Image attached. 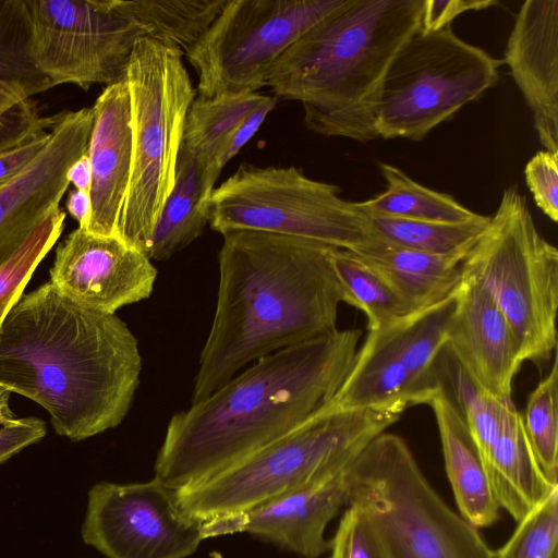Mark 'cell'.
I'll return each instance as SVG.
<instances>
[{
  "label": "cell",
  "mask_w": 558,
  "mask_h": 558,
  "mask_svg": "<svg viewBox=\"0 0 558 558\" xmlns=\"http://www.w3.org/2000/svg\"><path fill=\"white\" fill-rule=\"evenodd\" d=\"M138 342L117 315L85 308L50 282L22 295L0 329V387L80 441L118 426L140 384Z\"/></svg>",
  "instance_id": "6da1fadb"
},
{
  "label": "cell",
  "mask_w": 558,
  "mask_h": 558,
  "mask_svg": "<svg viewBox=\"0 0 558 558\" xmlns=\"http://www.w3.org/2000/svg\"><path fill=\"white\" fill-rule=\"evenodd\" d=\"M222 236L216 311L192 403L259 359L337 330L343 302L332 247L254 230Z\"/></svg>",
  "instance_id": "7a4b0ae2"
},
{
  "label": "cell",
  "mask_w": 558,
  "mask_h": 558,
  "mask_svg": "<svg viewBox=\"0 0 558 558\" xmlns=\"http://www.w3.org/2000/svg\"><path fill=\"white\" fill-rule=\"evenodd\" d=\"M361 335L337 329L279 350L174 414L154 477L175 492L197 485L325 409L353 366Z\"/></svg>",
  "instance_id": "3957f363"
},
{
  "label": "cell",
  "mask_w": 558,
  "mask_h": 558,
  "mask_svg": "<svg viewBox=\"0 0 558 558\" xmlns=\"http://www.w3.org/2000/svg\"><path fill=\"white\" fill-rule=\"evenodd\" d=\"M424 0H347L291 45L266 86L300 101L308 130L366 143L396 54L420 29Z\"/></svg>",
  "instance_id": "277c9868"
},
{
  "label": "cell",
  "mask_w": 558,
  "mask_h": 558,
  "mask_svg": "<svg viewBox=\"0 0 558 558\" xmlns=\"http://www.w3.org/2000/svg\"><path fill=\"white\" fill-rule=\"evenodd\" d=\"M401 415L369 409H325L211 477L177 492L181 507L211 536L233 533L252 509L343 472Z\"/></svg>",
  "instance_id": "5b68a950"
},
{
  "label": "cell",
  "mask_w": 558,
  "mask_h": 558,
  "mask_svg": "<svg viewBox=\"0 0 558 558\" xmlns=\"http://www.w3.org/2000/svg\"><path fill=\"white\" fill-rule=\"evenodd\" d=\"M347 477L349 506L369 519L388 558H493L478 529L439 496L402 437L378 435Z\"/></svg>",
  "instance_id": "8992f818"
},
{
  "label": "cell",
  "mask_w": 558,
  "mask_h": 558,
  "mask_svg": "<svg viewBox=\"0 0 558 558\" xmlns=\"http://www.w3.org/2000/svg\"><path fill=\"white\" fill-rule=\"evenodd\" d=\"M182 56L170 44L143 37L124 77L131 102L132 166L119 238L147 257L174 185L184 122L196 97Z\"/></svg>",
  "instance_id": "52a82bcc"
},
{
  "label": "cell",
  "mask_w": 558,
  "mask_h": 558,
  "mask_svg": "<svg viewBox=\"0 0 558 558\" xmlns=\"http://www.w3.org/2000/svg\"><path fill=\"white\" fill-rule=\"evenodd\" d=\"M498 306L521 357L544 366L556 355L558 251L537 230L517 185L504 190L496 213L462 263Z\"/></svg>",
  "instance_id": "ba28073f"
},
{
  "label": "cell",
  "mask_w": 558,
  "mask_h": 558,
  "mask_svg": "<svg viewBox=\"0 0 558 558\" xmlns=\"http://www.w3.org/2000/svg\"><path fill=\"white\" fill-rule=\"evenodd\" d=\"M333 184L313 180L294 166H241L215 187L208 225L221 234L254 230L357 252L376 238L357 202Z\"/></svg>",
  "instance_id": "9c48e42d"
},
{
  "label": "cell",
  "mask_w": 558,
  "mask_h": 558,
  "mask_svg": "<svg viewBox=\"0 0 558 558\" xmlns=\"http://www.w3.org/2000/svg\"><path fill=\"white\" fill-rule=\"evenodd\" d=\"M502 64L460 39L450 26L437 32L420 28L386 74L376 114L377 135L422 141L495 85Z\"/></svg>",
  "instance_id": "30bf717a"
},
{
  "label": "cell",
  "mask_w": 558,
  "mask_h": 558,
  "mask_svg": "<svg viewBox=\"0 0 558 558\" xmlns=\"http://www.w3.org/2000/svg\"><path fill=\"white\" fill-rule=\"evenodd\" d=\"M347 0H227L185 52L197 97L257 92L280 56Z\"/></svg>",
  "instance_id": "8fae6325"
},
{
  "label": "cell",
  "mask_w": 558,
  "mask_h": 558,
  "mask_svg": "<svg viewBox=\"0 0 558 558\" xmlns=\"http://www.w3.org/2000/svg\"><path fill=\"white\" fill-rule=\"evenodd\" d=\"M454 294L368 335L329 407L401 415L439 388L437 360Z\"/></svg>",
  "instance_id": "7c38bea8"
},
{
  "label": "cell",
  "mask_w": 558,
  "mask_h": 558,
  "mask_svg": "<svg viewBox=\"0 0 558 558\" xmlns=\"http://www.w3.org/2000/svg\"><path fill=\"white\" fill-rule=\"evenodd\" d=\"M32 15V56L51 86L124 80L144 29L120 0H27Z\"/></svg>",
  "instance_id": "4fadbf2b"
},
{
  "label": "cell",
  "mask_w": 558,
  "mask_h": 558,
  "mask_svg": "<svg viewBox=\"0 0 558 558\" xmlns=\"http://www.w3.org/2000/svg\"><path fill=\"white\" fill-rule=\"evenodd\" d=\"M82 537L107 558H185L211 534L181 507L175 490L154 477L94 485Z\"/></svg>",
  "instance_id": "5bb4252c"
},
{
  "label": "cell",
  "mask_w": 558,
  "mask_h": 558,
  "mask_svg": "<svg viewBox=\"0 0 558 558\" xmlns=\"http://www.w3.org/2000/svg\"><path fill=\"white\" fill-rule=\"evenodd\" d=\"M50 282L74 303L116 314L149 298L157 269L141 251L117 236L76 228L58 245Z\"/></svg>",
  "instance_id": "9a60e30c"
},
{
  "label": "cell",
  "mask_w": 558,
  "mask_h": 558,
  "mask_svg": "<svg viewBox=\"0 0 558 558\" xmlns=\"http://www.w3.org/2000/svg\"><path fill=\"white\" fill-rule=\"evenodd\" d=\"M93 123L92 107L58 113L45 149L24 171L0 185V266L60 208L70 185L68 170L87 153Z\"/></svg>",
  "instance_id": "2e32d148"
},
{
  "label": "cell",
  "mask_w": 558,
  "mask_h": 558,
  "mask_svg": "<svg viewBox=\"0 0 558 558\" xmlns=\"http://www.w3.org/2000/svg\"><path fill=\"white\" fill-rule=\"evenodd\" d=\"M445 348L485 392L511 399L513 379L523 363L517 339L498 306L465 277L454 292Z\"/></svg>",
  "instance_id": "e0dca14e"
},
{
  "label": "cell",
  "mask_w": 558,
  "mask_h": 558,
  "mask_svg": "<svg viewBox=\"0 0 558 558\" xmlns=\"http://www.w3.org/2000/svg\"><path fill=\"white\" fill-rule=\"evenodd\" d=\"M502 61L532 112L541 144L558 153V0L523 2Z\"/></svg>",
  "instance_id": "ac0fdd59"
},
{
  "label": "cell",
  "mask_w": 558,
  "mask_h": 558,
  "mask_svg": "<svg viewBox=\"0 0 558 558\" xmlns=\"http://www.w3.org/2000/svg\"><path fill=\"white\" fill-rule=\"evenodd\" d=\"M92 108L94 123L87 148L92 215L85 230L119 238L132 166L131 102L125 80L107 85Z\"/></svg>",
  "instance_id": "d6986e66"
},
{
  "label": "cell",
  "mask_w": 558,
  "mask_h": 558,
  "mask_svg": "<svg viewBox=\"0 0 558 558\" xmlns=\"http://www.w3.org/2000/svg\"><path fill=\"white\" fill-rule=\"evenodd\" d=\"M347 469L252 509L234 523L233 533L247 532L304 558H318L329 549L327 525L349 506Z\"/></svg>",
  "instance_id": "ffe728a7"
},
{
  "label": "cell",
  "mask_w": 558,
  "mask_h": 558,
  "mask_svg": "<svg viewBox=\"0 0 558 558\" xmlns=\"http://www.w3.org/2000/svg\"><path fill=\"white\" fill-rule=\"evenodd\" d=\"M482 461L499 508L515 522L558 489V485L550 484L539 470L523 428L522 415L512 399L501 403L496 430Z\"/></svg>",
  "instance_id": "44dd1931"
},
{
  "label": "cell",
  "mask_w": 558,
  "mask_h": 558,
  "mask_svg": "<svg viewBox=\"0 0 558 558\" xmlns=\"http://www.w3.org/2000/svg\"><path fill=\"white\" fill-rule=\"evenodd\" d=\"M426 404L432 408L437 423L446 473L459 514L477 529L493 525L499 519L500 508L461 412L441 383Z\"/></svg>",
  "instance_id": "7402d4cb"
},
{
  "label": "cell",
  "mask_w": 558,
  "mask_h": 558,
  "mask_svg": "<svg viewBox=\"0 0 558 558\" xmlns=\"http://www.w3.org/2000/svg\"><path fill=\"white\" fill-rule=\"evenodd\" d=\"M469 252L428 254L395 245L376 234L371 243L353 253L380 274L416 312L454 293Z\"/></svg>",
  "instance_id": "603a6c76"
},
{
  "label": "cell",
  "mask_w": 558,
  "mask_h": 558,
  "mask_svg": "<svg viewBox=\"0 0 558 558\" xmlns=\"http://www.w3.org/2000/svg\"><path fill=\"white\" fill-rule=\"evenodd\" d=\"M220 174L207 159L183 143L175 180L156 223L148 251L150 260H166L195 241L208 225V205Z\"/></svg>",
  "instance_id": "cb8c5ba5"
},
{
  "label": "cell",
  "mask_w": 558,
  "mask_h": 558,
  "mask_svg": "<svg viewBox=\"0 0 558 558\" xmlns=\"http://www.w3.org/2000/svg\"><path fill=\"white\" fill-rule=\"evenodd\" d=\"M379 169L387 189L359 203L368 215L445 223H462L483 217L451 195L421 185L392 165L379 162Z\"/></svg>",
  "instance_id": "d4e9b609"
},
{
  "label": "cell",
  "mask_w": 558,
  "mask_h": 558,
  "mask_svg": "<svg viewBox=\"0 0 558 558\" xmlns=\"http://www.w3.org/2000/svg\"><path fill=\"white\" fill-rule=\"evenodd\" d=\"M227 0H120L146 37L186 52L208 29Z\"/></svg>",
  "instance_id": "484cf974"
},
{
  "label": "cell",
  "mask_w": 558,
  "mask_h": 558,
  "mask_svg": "<svg viewBox=\"0 0 558 558\" xmlns=\"http://www.w3.org/2000/svg\"><path fill=\"white\" fill-rule=\"evenodd\" d=\"M263 99L257 92L196 96L186 113L182 143L221 172L218 159L230 135Z\"/></svg>",
  "instance_id": "4316f807"
},
{
  "label": "cell",
  "mask_w": 558,
  "mask_h": 558,
  "mask_svg": "<svg viewBox=\"0 0 558 558\" xmlns=\"http://www.w3.org/2000/svg\"><path fill=\"white\" fill-rule=\"evenodd\" d=\"M331 262L343 292V302L364 313L368 330L381 329L415 312L380 274L355 253L332 247Z\"/></svg>",
  "instance_id": "83f0119b"
},
{
  "label": "cell",
  "mask_w": 558,
  "mask_h": 558,
  "mask_svg": "<svg viewBox=\"0 0 558 558\" xmlns=\"http://www.w3.org/2000/svg\"><path fill=\"white\" fill-rule=\"evenodd\" d=\"M32 15L27 0H0V81L32 96L51 88L32 56Z\"/></svg>",
  "instance_id": "f1b7e54d"
},
{
  "label": "cell",
  "mask_w": 558,
  "mask_h": 558,
  "mask_svg": "<svg viewBox=\"0 0 558 558\" xmlns=\"http://www.w3.org/2000/svg\"><path fill=\"white\" fill-rule=\"evenodd\" d=\"M378 236L398 246L437 255L470 251L490 216L462 223L409 220L368 215Z\"/></svg>",
  "instance_id": "f546056e"
},
{
  "label": "cell",
  "mask_w": 558,
  "mask_h": 558,
  "mask_svg": "<svg viewBox=\"0 0 558 558\" xmlns=\"http://www.w3.org/2000/svg\"><path fill=\"white\" fill-rule=\"evenodd\" d=\"M522 415L523 428L536 463L546 480L558 485V363L554 356L547 375L530 393Z\"/></svg>",
  "instance_id": "4dcf8cb0"
},
{
  "label": "cell",
  "mask_w": 558,
  "mask_h": 558,
  "mask_svg": "<svg viewBox=\"0 0 558 558\" xmlns=\"http://www.w3.org/2000/svg\"><path fill=\"white\" fill-rule=\"evenodd\" d=\"M65 213L61 208L51 213L27 238L21 248L0 266V329L23 295L39 263L60 238Z\"/></svg>",
  "instance_id": "1f68e13d"
},
{
  "label": "cell",
  "mask_w": 558,
  "mask_h": 558,
  "mask_svg": "<svg viewBox=\"0 0 558 558\" xmlns=\"http://www.w3.org/2000/svg\"><path fill=\"white\" fill-rule=\"evenodd\" d=\"M558 489L517 522L493 558H558Z\"/></svg>",
  "instance_id": "d6a6232c"
},
{
  "label": "cell",
  "mask_w": 558,
  "mask_h": 558,
  "mask_svg": "<svg viewBox=\"0 0 558 558\" xmlns=\"http://www.w3.org/2000/svg\"><path fill=\"white\" fill-rule=\"evenodd\" d=\"M328 550L329 558H388L374 525L354 506L344 510Z\"/></svg>",
  "instance_id": "836d02e7"
},
{
  "label": "cell",
  "mask_w": 558,
  "mask_h": 558,
  "mask_svg": "<svg viewBox=\"0 0 558 558\" xmlns=\"http://www.w3.org/2000/svg\"><path fill=\"white\" fill-rule=\"evenodd\" d=\"M535 204L554 222L558 221V153L541 150L524 170Z\"/></svg>",
  "instance_id": "e575fe53"
},
{
  "label": "cell",
  "mask_w": 558,
  "mask_h": 558,
  "mask_svg": "<svg viewBox=\"0 0 558 558\" xmlns=\"http://www.w3.org/2000/svg\"><path fill=\"white\" fill-rule=\"evenodd\" d=\"M495 0H424L421 19L423 32H437L447 26L460 14L480 11L497 5Z\"/></svg>",
  "instance_id": "d590c367"
},
{
  "label": "cell",
  "mask_w": 558,
  "mask_h": 558,
  "mask_svg": "<svg viewBox=\"0 0 558 558\" xmlns=\"http://www.w3.org/2000/svg\"><path fill=\"white\" fill-rule=\"evenodd\" d=\"M47 432L46 423L37 417L15 418L0 428V464L25 447L39 441Z\"/></svg>",
  "instance_id": "8d00e7d4"
},
{
  "label": "cell",
  "mask_w": 558,
  "mask_h": 558,
  "mask_svg": "<svg viewBox=\"0 0 558 558\" xmlns=\"http://www.w3.org/2000/svg\"><path fill=\"white\" fill-rule=\"evenodd\" d=\"M50 140V131L3 151H0V185L24 171L45 149Z\"/></svg>",
  "instance_id": "74e56055"
},
{
  "label": "cell",
  "mask_w": 558,
  "mask_h": 558,
  "mask_svg": "<svg viewBox=\"0 0 558 558\" xmlns=\"http://www.w3.org/2000/svg\"><path fill=\"white\" fill-rule=\"evenodd\" d=\"M276 104V97L264 96L262 102L232 132L218 159V167L221 170L259 130L266 117L275 109Z\"/></svg>",
  "instance_id": "f35d334b"
},
{
  "label": "cell",
  "mask_w": 558,
  "mask_h": 558,
  "mask_svg": "<svg viewBox=\"0 0 558 558\" xmlns=\"http://www.w3.org/2000/svg\"><path fill=\"white\" fill-rule=\"evenodd\" d=\"M65 206L70 215L78 222V228L87 229L92 215L89 193L76 189L72 190Z\"/></svg>",
  "instance_id": "ab89813d"
},
{
  "label": "cell",
  "mask_w": 558,
  "mask_h": 558,
  "mask_svg": "<svg viewBox=\"0 0 558 558\" xmlns=\"http://www.w3.org/2000/svg\"><path fill=\"white\" fill-rule=\"evenodd\" d=\"M68 180L76 190L88 192L92 185V168L87 153L75 160L68 170Z\"/></svg>",
  "instance_id": "60d3db41"
},
{
  "label": "cell",
  "mask_w": 558,
  "mask_h": 558,
  "mask_svg": "<svg viewBox=\"0 0 558 558\" xmlns=\"http://www.w3.org/2000/svg\"><path fill=\"white\" fill-rule=\"evenodd\" d=\"M27 98L20 87L0 81V117L10 108Z\"/></svg>",
  "instance_id": "b9f144b4"
},
{
  "label": "cell",
  "mask_w": 558,
  "mask_h": 558,
  "mask_svg": "<svg viewBox=\"0 0 558 558\" xmlns=\"http://www.w3.org/2000/svg\"><path fill=\"white\" fill-rule=\"evenodd\" d=\"M10 391L0 387V425H7L15 420L13 412L10 409Z\"/></svg>",
  "instance_id": "7bdbcfd3"
}]
</instances>
